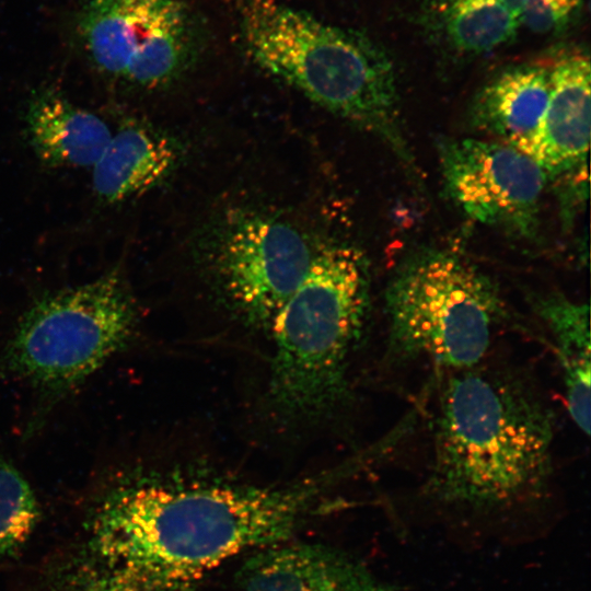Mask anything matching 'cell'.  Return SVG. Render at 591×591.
<instances>
[{"label": "cell", "mask_w": 591, "mask_h": 591, "mask_svg": "<svg viewBox=\"0 0 591 591\" xmlns=\"http://www.w3.org/2000/svg\"><path fill=\"white\" fill-rule=\"evenodd\" d=\"M347 461L285 484L206 473L131 470L97 494L138 591H195L219 566L290 541L333 503Z\"/></svg>", "instance_id": "1"}, {"label": "cell", "mask_w": 591, "mask_h": 591, "mask_svg": "<svg viewBox=\"0 0 591 591\" xmlns=\"http://www.w3.org/2000/svg\"><path fill=\"white\" fill-rule=\"evenodd\" d=\"M425 494L447 507L497 512L545 495L553 475L554 410L507 371L452 372L432 425Z\"/></svg>", "instance_id": "2"}, {"label": "cell", "mask_w": 591, "mask_h": 591, "mask_svg": "<svg viewBox=\"0 0 591 591\" xmlns=\"http://www.w3.org/2000/svg\"><path fill=\"white\" fill-rule=\"evenodd\" d=\"M247 56L327 111L372 132L413 164L393 63L373 40L279 0H229Z\"/></svg>", "instance_id": "3"}, {"label": "cell", "mask_w": 591, "mask_h": 591, "mask_svg": "<svg viewBox=\"0 0 591 591\" xmlns=\"http://www.w3.org/2000/svg\"><path fill=\"white\" fill-rule=\"evenodd\" d=\"M363 253L340 243L315 248L309 270L277 313L267 405L289 424L335 415L349 399L348 367L370 312Z\"/></svg>", "instance_id": "4"}, {"label": "cell", "mask_w": 591, "mask_h": 591, "mask_svg": "<svg viewBox=\"0 0 591 591\" xmlns=\"http://www.w3.org/2000/svg\"><path fill=\"white\" fill-rule=\"evenodd\" d=\"M138 321L137 303L119 265L30 304L0 349V379L24 382L39 401L30 430L128 346Z\"/></svg>", "instance_id": "5"}, {"label": "cell", "mask_w": 591, "mask_h": 591, "mask_svg": "<svg viewBox=\"0 0 591 591\" xmlns=\"http://www.w3.org/2000/svg\"><path fill=\"white\" fill-rule=\"evenodd\" d=\"M390 354L452 372L477 367L505 316L495 281L449 248L418 250L395 268L384 293Z\"/></svg>", "instance_id": "6"}, {"label": "cell", "mask_w": 591, "mask_h": 591, "mask_svg": "<svg viewBox=\"0 0 591 591\" xmlns=\"http://www.w3.org/2000/svg\"><path fill=\"white\" fill-rule=\"evenodd\" d=\"M78 33L100 74L142 90L178 77L198 43L197 25L183 0H86Z\"/></svg>", "instance_id": "7"}, {"label": "cell", "mask_w": 591, "mask_h": 591, "mask_svg": "<svg viewBox=\"0 0 591 591\" xmlns=\"http://www.w3.org/2000/svg\"><path fill=\"white\" fill-rule=\"evenodd\" d=\"M315 248L294 227L275 218L242 215L229 222L210 271L228 310L252 328L273 322L304 278Z\"/></svg>", "instance_id": "8"}, {"label": "cell", "mask_w": 591, "mask_h": 591, "mask_svg": "<svg viewBox=\"0 0 591 591\" xmlns=\"http://www.w3.org/2000/svg\"><path fill=\"white\" fill-rule=\"evenodd\" d=\"M439 155L445 190L470 218L522 239L536 236L547 175L530 157L471 138L443 140Z\"/></svg>", "instance_id": "9"}, {"label": "cell", "mask_w": 591, "mask_h": 591, "mask_svg": "<svg viewBox=\"0 0 591 591\" xmlns=\"http://www.w3.org/2000/svg\"><path fill=\"white\" fill-rule=\"evenodd\" d=\"M236 582L241 591H395L336 547L289 541L246 558Z\"/></svg>", "instance_id": "10"}, {"label": "cell", "mask_w": 591, "mask_h": 591, "mask_svg": "<svg viewBox=\"0 0 591 591\" xmlns=\"http://www.w3.org/2000/svg\"><path fill=\"white\" fill-rule=\"evenodd\" d=\"M590 59L568 53L549 68L551 92L545 112L519 151L546 175H563L586 165L590 142Z\"/></svg>", "instance_id": "11"}, {"label": "cell", "mask_w": 591, "mask_h": 591, "mask_svg": "<svg viewBox=\"0 0 591 591\" xmlns=\"http://www.w3.org/2000/svg\"><path fill=\"white\" fill-rule=\"evenodd\" d=\"M178 147L149 124L125 119L92 166V187L102 205H116L159 185L175 167Z\"/></svg>", "instance_id": "12"}, {"label": "cell", "mask_w": 591, "mask_h": 591, "mask_svg": "<svg viewBox=\"0 0 591 591\" xmlns=\"http://www.w3.org/2000/svg\"><path fill=\"white\" fill-rule=\"evenodd\" d=\"M24 121L28 143L47 167H92L112 136L100 116L53 88L32 94Z\"/></svg>", "instance_id": "13"}, {"label": "cell", "mask_w": 591, "mask_h": 591, "mask_svg": "<svg viewBox=\"0 0 591 591\" xmlns=\"http://www.w3.org/2000/svg\"><path fill=\"white\" fill-rule=\"evenodd\" d=\"M549 69L519 65L495 76L471 106L473 125L518 148L535 131L548 102Z\"/></svg>", "instance_id": "14"}, {"label": "cell", "mask_w": 591, "mask_h": 591, "mask_svg": "<svg viewBox=\"0 0 591 591\" xmlns=\"http://www.w3.org/2000/svg\"><path fill=\"white\" fill-rule=\"evenodd\" d=\"M531 304L553 339L569 416L588 436L591 381L589 305L556 291L535 296Z\"/></svg>", "instance_id": "15"}, {"label": "cell", "mask_w": 591, "mask_h": 591, "mask_svg": "<svg viewBox=\"0 0 591 591\" xmlns=\"http://www.w3.org/2000/svg\"><path fill=\"white\" fill-rule=\"evenodd\" d=\"M441 21L451 45L466 54L507 44L520 26L519 18L498 0H444Z\"/></svg>", "instance_id": "16"}, {"label": "cell", "mask_w": 591, "mask_h": 591, "mask_svg": "<svg viewBox=\"0 0 591 591\" xmlns=\"http://www.w3.org/2000/svg\"><path fill=\"white\" fill-rule=\"evenodd\" d=\"M39 503L25 476L0 455V560L18 554L39 521Z\"/></svg>", "instance_id": "17"}, {"label": "cell", "mask_w": 591, "mask_h": 591, "mask_svg": "<svg viewBox=\"0 0 591 591\" xmlns=\"http://www.w3.org/2000/svg\"><path fill=\"white\" fill-rule=\"evenodd\" d=\"M581 0H523L520 22L540 34L567 28L579 12Z\"/></svg>", "instance_id": "18"}, {"label": "cell", "mask_w": 591, "mask_h": 591, "mask_svg": "<svg viewBox=\"0 0 591 591\" xmlns=\"http://www.w3.org/2000/svg\"><path fill=\"white\" fill-rule=\"evenodd\" d=\"M498 1L501 2L506 8H508L520 20L523 0H498Z\"/></svg>", "instance_id": "19"}]
</instances>
